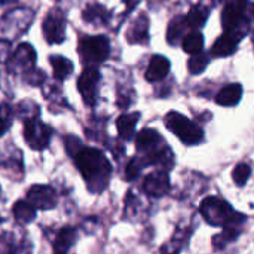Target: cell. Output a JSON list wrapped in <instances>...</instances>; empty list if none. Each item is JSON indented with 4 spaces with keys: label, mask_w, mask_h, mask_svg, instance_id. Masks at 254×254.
Here are the masks:
<instances>
[{
    "label": "cell",
    "mask_w": 254,
    "mask_h": 254,
    "mask_svg": "<svg viewBox=\"0 0 254 254\" xmlns=\"http://www.w3.org/2000/svg\"><path fill=\"white\" fill-rule=\"evenodd\" d=\"M74 164L86 180L91 192H101L106 188L112 167L101 150L94 147H80L74 153Z\"/></svg>",
    "instance_id": "1"
},
{
    "label": "cell",
    "mask_w": 254,
    "mask_h": 254,
    "mask_svg": "<svg viewBox=\"0 0 254 254\" xmlns=\"http://www.w3.org/2000/svg\"><path fill=\"white\" fill-rule=\"evenodd\" d=\"M201 214L210 225L223 226V228H237L246 220V216L234 211L232 207L226 201L214 198V196L205 198L202 201Z\"/></svg>",
    "instance_id": "2"
},
{
    "label": "cell",
    "mask_w": 254,
    "mask_h": 254,
    "mask_svg": "<svg viewBox=\"0 0 254 254\" xmlns=\"http://www.w3.org/2000/svg\"><path fill=\"white\" fill-rule=\"evenodd\" d=\"M249 6L247 0H229L222 13V25L226 33L237 36L240 40L247 33V13L246 9Z\"/></svg>",
    "instance_id": "3"
},
{
    "label": "cell",
    "mask_w": 254,
    "mask_h": 254,
    "mask_svg": "<svg viewBox=\"0 0 254 254\" xmlns=\"http://www.w3.org/2000/svg\"><path fill=\"white\" fill-rule=\"evenodd\" d=\"M165 125L185 144H189V146L198 144L204 138L202 128L199 125L193 124L192 121H189L188 118H185L183 115L177 113V112H170L165 116Z\"/></svg>",
    "instance_id": "4"
},
{
    "label": "cell",
    "mask_w": 254,
    "mask_h": 254,
    "mask_svg": "<svg viewBox=\"0 0 254 254\" xmlns=\"http://www.w3.org/2000/svg\"><path fill=\"white\" fill-rule=\"evenodd\" d=\"M110 52L109 39L104 36H85L79 42V54L85 64L92 65L107 60Z\"/></svg>",
    "instance_id": "5"
},
{
    "label": "cell",
    "mask_w": 254,
    "mask_h": 254,
    "mask_svg": "<svg viewBox=\"0 0 254 254\" xmlns=\"http://www.w3.org/2000/svg\"><path fill=\"white\" fill-rule=\"evenodd\" d=\"M51 135L52 129L48 125H45L39 118L33 116L30 119H25L24 138L33 150H43L45 147H48Z\"/></svg>",
    "instance_id": "6"
},
{
    "label": "cell",
    "mask_w": 254,
    "mask_h": 254,
    "mask_svg": "<svg viewBox=\"0 0 254 254\" xmlns=\"http://www.w3.org/2000/svg\"><path fill=\"white\" fill-rule=\"evenodd\" d=\"M43 36L48 43H63L65 39V18L58 9L51 10L43 19Z\"/></svg>",
    "instance_id": "7"
},
{
    "label": "cell",
    "mask_w": 254,
    "mask_h": 254,
    "mask_svg": "<svg viewBox=\"0 0 254 254\" xmlns=\"http://www.w3.org/2000/svg\"><path fill=\"white\" fill-rule=\"evenodd\" d=\"M98 82H100V71H98V68H95L92 65H88L79 76L77 88L88 106H92L97 101Z\"/></svg>",
    "instance_id": "8"
},
{
    "label": "cell",
    "mask_w": 254,
    "mask_h": 254,
    "mask_svg": "<svg viewBox=\"0 0 254 254\" xmlns=\"http://www.w3.org/2000/svg\"><path fill=\"white\" fill-rule=\"evenodd\" d=\"M36 63V52L31 45L22 43L16 48V51L10 55L9 60V71L12 73H25L33 68Z\"/></svg>",
    "instance_id": "9"
},
{
    "label": "cell",
    "mask_w": 254,
    "mask_h": 254,
    "mask_svg": "<svg viewBox=\"0 0 254 254\" xmlns=\"http://www.w3.org/2000/svg\"><path fill=\"white\" fill-rule=\"evenodd\" d=\"M28 202L39 210H52L57 205V193L51 186L34 185L27 193Z\"/></svg>",
    "instance_id": "10"
},
{
    "label": "cell",
    "mask_w": 254,
    "mask_h": 254,
    "mask_svg": "<svg viewBox=\"0 0 254 254\" xmlns=\"http://www.w3.org/2000/svg\"><path fill=\"white\" fill-rule=\"evenodd\" d=\"M143 190L153 198H161L170 190V179L165 171H155L144 179Z\"/></svg>",
    "instance_id": "11"
},
{
    "label": "cell",
    "mask_w": 254,
    "mask_h": 254,
    "mask_svg": "<svg viewBox=\"0 0 254 254\" xmlns=\"http://www.w3.org/2000/svg\"><path fill=\"white\" fill-rule=\"evenodd\" d=\"M170 71V61L162 57V55H155L152 57L149 67L146 70V79L149 82H158L162 80Z\"/></svg>",
    "instance_id": "12"
},
{
    "label": "cell",
    "mask_w": 254,
    "mask_h": 254,
    "mask_svg": "<svg viewBox=\"0 0 254 254\" xmlns=\"http://www.w3.org/2000/svg\"><path fill=\"white\" fill-rule=\"evenodd\" d=\"M238 42H240V39L237 36L225 31V34L220 36L214 42V45L211 48V54L214 57H228V55H231V54L235 52V49L238 46Z\"/></svg>",
    "instance_id": "13"
},
{
    "label": "cell",
    "mask_w": 254,
    "mask_h": 254,
    "mask_svg": "<svg viewBox=\"0 0 254 254\" xmlns=\"http://www.w3.org/2000/svg\"><path fill=\"white\" fill-rule=\"evenodd\" d=\"M138 119H140V113H125V115H121L116 119L118 132L124 140H131L132 138Z\"/></svg>",
    "instance_id": "14"
},
{
    "label": "cell",
    "mask_w": 254,
    "mask_h": 254,
    "mask_svg": "<svg viewBox=\"0 0 254 254\" xmlns=\"http://www.w3.org/2000/svg\"><path fill=\"white\" fill-rule=\"evenodd\" d=\"M241 97H243V88H241V85L232 83V85H226L225 88L220 89V92L216 97V101L220 106L229 107V106L238 104L240 100H241Z\"/></svg>",
    "instance_id": "15"
},
{
    "label": "cell",
    "mask_w": 254,
    "mask_h": 254,
    "mask_svg": "<svg viewBox=\"0 0 254 254\" xmlns=\"http://www.w3.org/2000/svg\"><path fill=\"white\" fill-rule=\"evenodd\" d=\"M76 237H77V234H76V229L74 228H70V226L63 228L58 232L57 238H55L54 252L55 253H67L71 249V246L74 244Z\"/></svg>",
    "instance_id": "16"
},
{
    "label": "cell",
    "mask_w": 254,
    "mask_h": 254,
    "mask_svg": "<svg viewBox=\"0 0 254 254\" xmlns=\"http://www.w3.org/2000/svg\"><path fill=\"white\" fill-rule=\"evenodd\" d=\"M52 70H54V76L58 80H65L71 73H73V63L70 60H67L65 57H60V55H54L49 58Z\"/></svg>",
    "instance_id": "17"
},
{
    "label": "cell",
    "mask_w": 254,
    "mask_h": 254,
    "mask_svg": "<svg viewBox=\"0 0 254 254\" xmlns=\"http://www.w3.org/2000/svg\"><path fill=\"white\" fill-rule=\"evenodd\" d=\"M208 15H210V10L205 6H201V4L193 6L186 15V25L192 28H201L207 22Z\"/></svg>",
    "instance_id": "18"
},
{
    "label": "cell",
    "mask_w": 254,
    "mask_h": 254,
    "mask_svg": "<svg viewBox=\"0 0 254 254\" xmlns=\"http://www.w3.org/2000/svg\"><path fill=\"white\" fill-rule=\"evenodd\" d=\"M159 141H161V137L155 129H143L138 132L135 138V144L138 150H150L156 147Z\"/></svg>",
    "instance_id": "19"
},
{
    "label": "cell",
    "mask_w": 254,
    "mask_h": 254,
    "mask_svg": "<svg viewBox=\"0 0 254 254\" xmlns=\"http://www.w3.org/2000/svg\"><path fill=\"white\" fill-rule=\"evenodd\" d=\"M13 216L19 223H31L36 219V207H33L30 202L18 201L13 205Z\"/></svg>",
    "instance_id": "20"
},
{
    "label": "cell",
    "mask_w": 254,
    "mask_h": 254,
    "mask_svg": "<svg viewBox=\"0 0 254 254\" xmlns=\"http://www.w3.org/2000/svg\"><path fill=\"white\" fill-rule=\"evenodd\" d=\"M147 28H149V22H147V18L146 15H140V18L134 22L132 28L129 30L128 33V39L131 43H135V42H144L147 39Z\"/></svg>",
    "instance_id": "21"
},
{
    "label": "cell",
    "mask_w": 254,
    "mask_h": 254,
    "mask_svg": "<svg viewBox=\"0 0 254 254\" xmlns=\"http://www.w3.org/2000/svg\"><path fill=\"white\" fill-rule=\"evenodd\" d=\"M182 48L185 49V52L188 54H196L201 52L204 48V36L198 31L189 33L182 39Z\"/></svg>",
    "instance_id": "22"
},
{
    "label": "cell",
    "mask_w": 254,
    "mask_h": 254,
    "mask_svg": "<svg viewBox=\"0 0 254 254\" xmlns=\"http://www.w3.org/2000/svg\"><path fill=\"white\" fill-rule=\"evenodd\" d=\"M83 19L91 24H104L107 21V10L101 4H91L83 12Z\"/></svg>",
    "instance_id": "23"
},
{
    "label": "cell",
    "mask_w": 254,
    "mask_h": 254,
    "mask_svg": "<svg viewBox=\"0 0 254 254\" xmlns=\"http://www.w3.org/2000/svg\"><path fill=\"white\" fill-rule=\"evenodd\" d=\"M210 64V57L208 54L205 52H196V54H192V57L189 58L188 61V68L192 74H199L202 73Z\"/></svg>",
    "instance_id": "24"
},
{
    "label": "cell",
    "mask_w": 254,
    "mask_h": 254,
    "mask_svg": "<svg viewBox=\"0 0 254 254\" xmlns=\"http://www.w3.org/2000/svg\"><path fill=\"white\" fill-rule=\"evenodd\" d=\"M185 25H186V18L185 16H177L174 18L170 25H168V31H167V40L174 45L177 43L182 36H183V31H185Z\"/></svg>",
    "instance_id": "25"
},
{
    "label": "cell",
    "mask_w": 254,
    "mask_h": 254,
    "mask_svg": "<svg viewBox=\"0 0 254 254\" xmlns=\"http://www.w3.org/2000/svg\"><path fill=\"white\" fill-rule=\"evenodd\" d=\"M250 174H252V168H250L247 164H238V165L235 167L234 173H232V179H234V182H235L238 186H243V185L247 183Z\"/></svg>",
    "instance_id": "26"
},
{
    "label": "cell",
    "mask_w": 254,
    "mask_h": 254,
    "mask_svg": "<svg viewBox=\"0 0 254 254\" xmlns=\"http://www.w3.org/2000/svg\"><path fill=\"white\" fill-rule=\"evenodd\" d=\"M10 119H12V110L7 106H1L0 107V137L9 129Z\"/></svg>",
    "instance_id": "27"
},
{
    "label": "cell",
    "mask_w": 254,
    "mask_h": 254,
    "mask_svg": "<svg viewBox=\"0 0 254 254\" xmlns=\"http://www.w3.org/2000/svg\"><path fill=\"white\" fill-rule=\"evenodd\" d=\"M24 79L30 85H40L45 80V73L37 68H30L24 73Z\"/></svg>",
    "instance_id": "28"
},
{
    "label": "cell",
    "mask_w": 254,
    "mask_h": 254,
    "mask_svg": "<svg viewBox=\"0 0 254 254\" xmlns=\"http://www.w3.org/2000/svg\"><path fill=\"white\" fill-rule=\"evenodd\" d=\"M140 170H141V164H140V161H138L137 158H134V159L127 165V168H125V177H127V180H134V179H137L138 174H140Z\"/></svg>",
    "instance_id": "29"
},
{
    "label": "cell",
    "mask_w": 254,
    "mask_h": 254,
    "mask_svg": "<svg viewBox=\"0 0 254 254\" xmlns=\"http://www.w3.org/2000/svg\"><path fill=\"white\" fill-rule=\"evenodd\" d=\"M10 49H12V45L9 40H0V63L6 61L7 57L10 55Z\"/></svg>",
    "instance_id": "30"
},
{
    "label": "cell",
    "mask_w": 254,
    "mask_h": 254,
    "mask_svg": "<svg viewBox=\"0 0 254 254\" xmlns=\"http://www.w3.org/2000/svg\"><path fill=\"white\" fill-rule=\"evenodd\" d=\"M125 1V4H127V7H128V10H131V9H134L138 3H140V0H124Z\"/></svg>",
    "instance_id": "31"
}]
</instances>
